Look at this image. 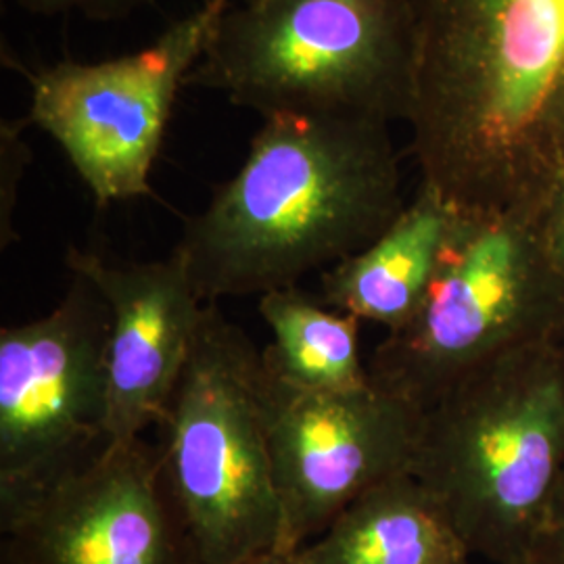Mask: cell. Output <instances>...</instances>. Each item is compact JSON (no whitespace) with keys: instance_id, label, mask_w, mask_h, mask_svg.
Here are the masks:
<instances>
[{"instance_id":"obj_11","label":"cell","mask_w":564,"mask_h":564,"mask_svg":"<svg viewBox=\"0 0 564 564\" xmlns=\"http://www.w3.org/2000/svg\"><path fill=\"white\" fill-rule=\"evenodd\" d=\"M65 263L109 307L107 444L141 440L160 423L181 379L205 303L176 251L155 262L116 263L72 247Z\"/></svg>"},{"instance_id":"obj_4","label":"cell","mask_w":564,"mask_h":564,"mask_svg":"<svg viewBox=\"0 0 564 564\" xmlns=\"http://www.w3.org/2000/svg\"><path fill=\"white\" fill-rule=\"evenodd\" d=\"M414 32L408 0H258L224 13L186 86L276 113L408 118Z\"/></svg>"},{"instance_id":"obj_17","label":"cell","mask_w":564,"mask_h":564,"mask_svg":"<svg viewBox=\"0 0 564 564\" xmlns=\"http://www.w3.org/2000/svg\"><path fill=\"white\" fill-rule=\"evenodd\" d=\"M524 564H564V473Z\"/></svg>"},{"instance_id":"obj_8","label":"cell","mask_w":564,"mask_h":564,"mask_svg":"<svg viewBox=\"0 0 564 564\" xmlns=\"http://www.w3.org/2000/svg\"><path fill=\"white\" fill-rule=\"evenodd\" d=\"M72 274L48 314L0 330V502H11L107 444L109 307Z\"/></svg>"},{"instance_id":"obj_10","label":"cell","mask_w":564,"mask_h":564,"mask_svg":"<svg viewBox=\"0 0 564 564\" xmlns=\"http://www.w3.org/2000/svg\"><path fill=\"white\" fill-rule=\"evenodd\" d=\"M9 564H199L158 445L105 444L39 489L0 502Z\"/></svg>"},{"instance_id":"obj_14","label":"cell","mask_w":564,"mask_h":564,"mask_svg":"<svg viewBox=\"0 0 564 564\" xmlns=\"http://www.w3.org/2000/svg\"><path fill=\"white\" fill-rule=\"evenodd\" d=\"M258 312L272 333L263 368L282 383L314 393H354L372 384L360 354L358 318L300 286L263 293Z\"/></svg>"},{"instance_id":"obj_6","label":"cell","mask_w":564,"mask_h":564,"mask_svg":"<svg viewBox=\"0 0 564 564\" xmlns=\"http://www.w3.org/2000/svg\"><path fill=\"white\" fill-rule=\"evenodd\" d=\"M564 341V279L538 218L458 212L419 314L375 349L370 381L426 412L468 372Z\"/></svg>"},{"instance_id":"obj_7","label":"cell","mask_w":564,"mask_h":564,"mask_svg":"<svg viewBox=\"0 0 564 564\" xmlns=\"http://www.w3.org/2000/svg\"><path fill=\"white\" fill-rule=\"evenodd\" d=\"M232 0H203L137 53L57 61L23 72L28 121L57 142L99 205L151 193V172L182 86L205 57Z\"/></svg>"},{"instance_id":"obj_16","label":"cell","mask_w":564,"mask_h":564,"mask_svg":"<svg viewBox=\"0 0 564 564\" xmlns=\"http://www.w3.org/2000/svg\"><path fill=\"white\" fill-rule=\"evenodd\" d=\"M23 11L34 15H69L80 13L90 20H118L128 18L137 9L151 4L153 0H13Z\"/></svg>"},{"instance_id":"obj_15","label":"cell","mask_w":564,"mask_h":564,"mask_svg":"<svg viewBox=\"0 0 564 564\" xmlns=\"http://www.w3.org/2000/svg\"><path fill=\"white\" fill-rule=\"evenodd\" d=\"M28 118L2 120L0 123V247L7 249L15 241L13 226L15 205L20 197V184L30 163V147L23 137Z\"/></svg>"},{"instance_id":"obj_2","label":"cell","mask_w":564,"mask_h":564,"mask_svg":"<svg viewBox=\"0 0 564 564\" xmlns=\"http://www.w3.org/2000/svg\"><path fill=\"white\" fill-rule=\"evenodd\" d=\"M403 207L387 121L276 113L174 251L203 303L260 297L362 251Z\"/></svg>"},{"instance_id":"obj_1","label":"cell","mask_w":564,"mask_h":564,"mask_svg":"<svg viewBox=\"0 0 564 564\" xmlns=\"http://www.w3.org/2000/svg\"><path fill=\"white\" fill-rule=\"evenodd\" d=\"M405 123L458 212L540 218L564 181V0H408Z\"/></svg>"},{"instance_id":"obj_19","label":"cell","mask_w":564,"mask_h":564,"mask_svg":"<svg viewBox=\"0 0 564 564\" xmlns=\"http://www.w3.org/2000/svg\"><path fill=\"white\" fill-rule=\"evenodd\" d=\"M242 564H293V561H291V556H284V554H279V552H272V554L258 556V558L247 561V563Z\"/></svg>"},{"instance_id":"obj_5","label":"cell","mask_w":564,"mask_h":564,"mask_svg":"<svg viewBox=\"0 0 564 564\" xmlns=\"http://www.w3.org/2000/svg\"><path fill=\"white\" fill-rule=\"evenodd\" d=\"M158 431L163 477L199 564H242L279 552L262 351L218 303L203 307Z\"/></svg>"},{"instance_id":"obj_9","label":"cell","mask_w":564,"mask_h":564,"mask_svg":"<svg viewBox=\"0 0 564 564\" xmlns=\"http://www.w3.org/2000/svg\"><path fill=\"white\" fill-rule=\"evenodd\" d=\"M263 412L284 556L316 540L372 487L412 473L424 416L375 383L354 393H314L265 368Z\"/></svg>"},{"instance_id":"obj_12","label":"cell","mask_w":564,"mask_h":564,"mask_svg":"<svg viewBox=\"0 0 564 564\" xmlns=\"http://www.w3.org/2000/svg\"><path fill=\"white\" fill-rule=\"evenodd\" d=\"M456 209L421 182L414 199L362 251L321 274L328 307L400 330L423 307L437 274Z\"/></svg>"},{"instance_id":"obj_20","label":"cell","mask_w":564,"mask_h":564,"mask_svg":"<svg viewBox=\"0 0 564 564\" xmlns=\"http://www.w3.org/2000/svg\"><path fill=\"white\" fill-rule=\"evenodd\" d=\"M251 2H258V0H241V4H251Z\"/></svg>"},{"instance_id":"obj_13","label":"cell","mask_w":564,"mask_h":564,"mask_svg":"<svg viewBox=\"0 0 564 564\" xmlns=\"http://www.w3.org/2000/svg\"><path fill=\"white\" fill-rule=\"evenodd\" d=\"M444 508L412 473L372 487L291 554L293 564H470Z\"/></svg>"},{"instance_id":"obj_18","label":"cell","mask_w":564,"mask_h":564,"mask_svg":"<svg viewBox=\"0 0 564 564\" xmlns=\"http://www.w3.org/2000/svg\"><path fill=\"white\" fill-rule=\"evenodd\" d=\"M538 230L547 260L564 279V181L545 203L538 218Z\"/></svg>"},{"instance_id":"obj_3","label":"cell","mask_w":564,"mask_h":564,"mask_svg":"<svg viewBox=\"0 0 564 564\" xmlns=\"http://www.w3.org/2000/svg\"><path fill=\"white\" fill-rule=\"evenodd\" d=\"M564 473V341L510 351L433 403L412 475L468 554L524 564Z\"/></svg>"}]
</instances>
